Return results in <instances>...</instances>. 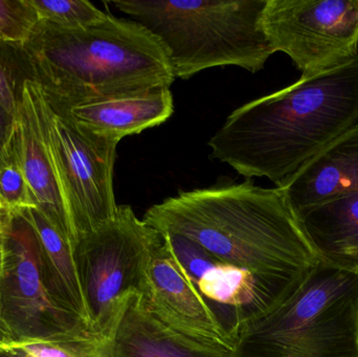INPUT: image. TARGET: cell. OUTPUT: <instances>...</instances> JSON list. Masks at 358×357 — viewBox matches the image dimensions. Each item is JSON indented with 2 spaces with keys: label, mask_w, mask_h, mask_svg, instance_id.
<instances>
[{
  "label": "cell",
  "mask_w": 358,
  "mask_h": 357,
  "mask_svg": "<svg viewBox=\"0 0 358 357\" xmlns=\"http://www.w3.org/2000/svg\"><path fill=\"white\" fill-rule=\"evenodd\" d=\"M16 128V117L0 107V168L10 159L13 138Z\"/></svg>",
  "instance_id": "obj_23"
},
{
  "label": "cell",
  "mask_w": 358,
  "mask_h": 357,
  "mask_svg": "<svg viewBox=\"0 0 358 357\" xmlns=\"http://www.w3.org/2000/svg\"><path fill=\"white\" fill-rule=\"evenodd\" d=\"M13 148L31 189L36 209L41 212L73 252L77 239L38 127L29 78L21 85Z\"/></svg>",
  "instance_id": "obj_14"
},
{
  "label": "cell",
  "mask_w": 358,
  "mask_h": 357,
  "mask_svg": "<svg viewBox=\"0 0 358 357\" xmlns=\"http://www.w3.org/2000/svg\"><path fill=\"white\" fill-rule=\"evenodd\" d=\"M296 215L320 261L358 270V194L331 199Z\"/></svg>",
  "instance_id": "obj_17"
},
{
  "label": "cell",
  "mask_w": 358,
  "mask_h": 357,
  "mask_svg": "<svg viewBox=\"0 0 358 357\" xmlns=\"http://www.w3.org/2000/svg\"><path fill=\"white\" fill-rule=\"evenodd\" d=\"M2 43H6V42H4L3 37H2L1 29H0V44Z\"/></svg>",
  "instance_id": "obj_26"
},
{
  "label": "cell",
  "mask_w": 358,
  "mask_h": 357,
  "mask_svg": "<svg viewBox=\"0 0 358 357\" xmlns=\"http://www.w3.org/2000/svg\"><path fill=\"white\" fill-rule=\"evenodd\" d=\"M0 357H27L18 347L0 344Z\"/></svg>",
  "instance_id": "obj_25"
},
{
  "label": "cell",
  "mask_w": 358,
  "mask_h": 357,
  "mask_svg": "<svg viewBox=\"0 0 358 357\" xmlns=\"http://www.w3.org/2000/svg\"><path fill=\"white\" fill-rule=\"evenodd\" d=\"M13 346L27 357H106L102 342L87 330Z\"/></svg>",
  "instance_id": "obj_19"
},
{
  "label": "cell",
  "mask_w": 358,
  "mask_h": 357,
  "mask_svg": "<svg viewBox=\"0 0 358 357\" xmlns=\"http://www.w3.org/2000/svg\"><path fill=\"white\" fill-rule=\"evenodd\" d=\"M38 22L64 29H79L103 20L107 13L87 0H29Z\"/></svg>",
  "instance_id": "obj_18"
},
{
  "label": "cell",
  "mask_w": 358,
  "mask_h": 357,
  "mask_svg": "<svg viewBox=\"0 0 358 357\" xmlns=\"http://www.w3.org/2000/svg\"><path fill=\"white\" fill-rule=\"evenodd\" d=\"M106 357H233V350L183 335L155 318L141 293L128 298L106 337Z\"/></svg>",
  "instance_id": "obj_12"
},
{
  "label": "cell",
  "mask_w": 358,
  "mask_h": 357,
  "mask_svg": "<svg viewBox=\"0 0 358 357\" xmlns=\"http://www.w3.org/2000/svg\"><path fill=\"white\" fill-rule=\"evenodd\" d=\"M88 331L77 316L61 309L44 287L36 258L33 230L13 214L6 242V266L0 289V342L16 345Z\"/></svg>",
  "instance_id": "obj_9"
},
{
  "label": "cell",
  "mask_w": 358,
  "mask_h": 357,
  "mask_svg": "<svg viewBox=\"0 0 358 357\" xmlns=\"http://www.w3.org/2000/svg\"><path fill=\"white\" fill-rule=\"evenodd\" d=\"M37 23V14L29 0H0V29L6 43H24Z\"/></svg>",
  "instance_id": "obj_22"
},
{
  "label": "cell",
  "mask_w": 358,
  "mask_h": 357,
  "mask_svg": "<svg viewBox=\"0 0 358 357\" xmlns=\"http://www.w3.org/2000/svg\"><path fill=\"white\" fill-rule=\"evenodd\" d=\"M57 103L78 127L92 136L117 144L126 136L162 125L174 111L173 94L170 87L73 105Z\"/></svg>",
  "instance_id": "obj_13"
},
{
  "label": "cell",
  "mask_w": 358,
  "mask_h": 357,
  "mask_svg": "<svg viewBox=\"0 0 358 357\" xmlns=\"http://www.w3.org/2000/svg\"><path fill=\"white\" fill-rule=\"evenodd\" d=\"M29 86L40 134L78 243L117 215V144L84 131L37 82L29 79Z\"/></svg>",
  "instance_id": "obj_6"
},
{
  "label": "cell",
  "mask_w": 358,
  "mask_h": 357,
  "mask_svg": "<svg viewBox=\"0 0 358 357\" xmlns=\"http://www.w3.org/2000/svg\"><path fill=\"white\" fill-rule=\"evenodd\" d=\"M262 27L275 52L287 54L303 75L358 56V0H267Z\"/></svg>",
  "instance_id": "obj_8"
},
{
  "label": "cell",
  "mask_w": 358,
  "mask_h": 357,
  "mask_svg": "<svg viewBox=\"0 0 358 357\" xmlns=\"http://www.w3.org/2000/svg\"><path fill=\"white\" fill-rule=\"evenodd\" d=\"M18 48L29 79L62 105L171 88L176 80L161 40L109 13L79 29L38 22Z\"/></svg>",
  "instance_id": "obj_3"
},
{
  "label": "cell",
  "mask_w": 358,
  "mask_h": 357,
  "mask_svg": "<svg viewBox=\"0 0 358 357\" xmlns=\"http://www.w3.org/2000/svg\"><path fill=\"white\" fill-rule=\"evenodd\" d=\"M277 187L296 214L338 197L358 194V125Z\"/></svg>",
  "instance_id": "obj_15"
},
{
  "label": "cell",
  "mask_w": 358,
  "mask_h": 357,
  "mask_svg": "<svg viewBox=\"0 0 358 357\" xmlns=\"http://www.w3.org/2000/svg\"><path fill=\"white\" fill-rule=\"evenodd\" d=\"M13 214L0 207V289L6 266V242ZM1 343V342H0Z\"/></svg>",
  "instance_id": "obj_24"
},
{
  "label": "cell",
  "mask_w": 358,
  "mask_h": 357,
  "mask_svg": "<svg viewBox=\"0 0 358 357\" xmlns=\"http://www.w3.org/2000/svg\"><path fill=\"white\" fill-rule=\"evenodd\" d=\"M0 207L12 214L36 207L33 194L13 146L10 159L0 168Z\"/></svg>",
  "instance_id": "obj_21"
},
{
  "label": "cell",
  "mask_w": 358,
  "mask_h": 357,
  "mask_svg": "<svg viewBox=\"0 0 358 357\" xmlns=\"http://www.w3.org/2000/svg\"><path fill=\"white\" fill-rule=\"evenodd\" d=\"M163 235L174 259L234 345L244 325L278 308L250 272L223 263L191 239Z\"/></svg>",
  "instance_id": "obj_10"
},
{
  "label": "cell",
  "mask_w": 358,
  "mask_h": 357,
  "mask_svg": "<svg viewBox=\"0 0 358 357\" xmlns=\"http://www.w3.org/2000/svg\"><path fill=\"white\" fill-rule=\"evenodd\" d=\"M0 344H1V343H0Z\"/></svg>",
  "instance_id": "obj_27"
},
{
  "label": "cell",
  "mask_w": 358,
  "mask_h": 357,
  "mask_svg": "<svg viewBox=\"0 0 358 357\" xmlns=\"http://www.w3.org/2000/svg\"><path fill=\"white\" fill-rule=\"evenodd\" d=\"M267 0H113L110 3L157 36L176 78L212 67L264 68L275 54L262 27Z\"/></svg>",
  "instance_id": "obj_4"
},
{
  "label": "cell",
  "mask_w": 358,
  "mask_h": 357,
  "mask_svg": "<svg viewBox=\"0 0 358 357\" xmlns=\"http://www.w3.org/2000/svg\"><path fill=\"white\" fill-rule=\"evenodd\" d=\"M18 214L33 230L40 276L50 299L88 328L87 308L73 249L39 210L31 207Z\"/></svg>",
  "instance_id": "obj_16"
},
{
  "label": "cell",
  "mask_w": 358,
  "mask_h": 357,
  "mask_svg": "<svg viewBox=\"0 0 358 357\" xmlns=\"http://www.w3.org/2000/svg\"><path fill=\"white\" fill-rule=\"evenodd\" d=\"M164 235L130 205L78 241L73 249L86 308L88 331L102 341L128 298L144 291L151 258Z\"/></svg>",
  "instance_id": "obj_7"
},
{
  "label": "cell",
  "mask_w": 358,
  "mask_h": 357,
  "mask_svg": "<svg viewBox=\"0 0 358 357\" xmlns=\"http://www.w3.org/2000/svg\"><path fill=\"white\" fill-rule=\"evenodd\" d=\"M142 299L155 318L179 333L233 351L235 349L214 314L174 259L166 239L151 258Z\"/></svg>",
  "instance_id": "obj_11"
},
{
  "label": "cell",
  "mask_w": 358,
  "mask_h": 357,
  "mask_svg": "<svg viewBox=\"0 0 358 357\" xmlns=\"http://www.w3.org/2000/svg\"><path fill=\"white\" fill-rule=\"evenodd\" d=\"M0 44V107L16 117L22 82L29 78L18 46Z\"/></svg>",
  "instance_id": "obj_20"
},
{
  "label": "cell",
  "mask_w": 358,
  "mask_h": 357,
  "mask_svg": "<svg viewBox=\"0 0 358 357\" xmlns=\"http://www.w3.org/2000/svg\"><path fill=\"white\" fill-rule=\"evenodd\" d=\"M233 357H358V270L319 261L289 299L242 327Z\"/></svg>",
  "instance_id": "obj_5"
},
{
  "label": "cell",
  "mask_w": 358,
  "mask_h": 357,
  "mask_svg": "<svg viewBox=\"0 0 358 357\" xmlns=\"http://www.w3.org/2000/svg\"><path fill=\"white\" fill-rule=\"evenodd\" d=\"M358 125V56L239 107L212 136V157L277 186Z\"/></svg>",
  "instance_id": "obj_2"
},
{
  "label": "cell",
  "mask_w": 358,
  "mask_h": 357,
  "mask_svg": "<svg viewBox=\"0 0 358 357\" xmlns=\"http://www.w3.org/2000/svg\"><path fill=\"white\" fill-rule=\"evenodd\" d=\"M143 220L250 272L278 307L320 261L283 191L252 180L179 193L152 205Z\"/></svg>",
  "instance_id": "obj_1"
}]
</instances>
